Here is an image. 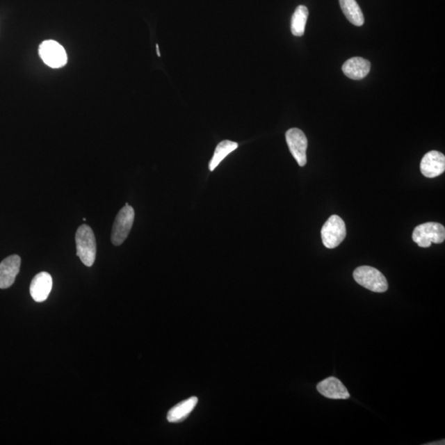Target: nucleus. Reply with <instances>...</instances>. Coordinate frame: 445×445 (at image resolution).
Returning a JSON list of instances; mask_svg holds the SVG:
<instances>
[{
	"instance_id": "nucleus-1",
	"label": "nucleus",
	"mask_w": 445,
	"mask_h": 445,
	"mask_svg": "<svg viewBox=\"0 0 445 445\" xmlns=\"http://www.w3.org/2000/svg\"><path fill=\"white\" fill-rule=\"evenodd\" d=\"M77 256L86 266H92L95 264L97 253V244L95 233L87 225L79 227L75 234Z\"/></svg>"
},
{
	"instance_id": "nucleus-2",
	"label": "nucleus",
	"mask_w": 445,
	"mask_h": 445,
	"mask_svg": "<svg viewBox=\"0 0 445 445\" xmlns=\"http://www.w3.org/2000/svg\"><path fill=\"white\" fill-rule=\"evenodd\" d=\"M353 277L360 286L376 293H384L388 291V280L380 270L373 267L363 266L354 270Z\"/></svg>"
},
{
	"instance_id": "nucleus-3",
	"label": "nucleus",
	"mask_w": 445,
	"mask_h": 445,
	"mask_svg": "<svg viewBox=\"0 0 445 445\" xmlns=\"http://www.w3.org/2000/svg\"><path fill=\"white\" fill-rule=\"evenodd\" d=\"M412 239L421 248H430L432 243H442L445 239L444 226L435 222L418 225L413 231Z\"/></svg>"
},
{
	"instance_id": "nucleus-4",
	"label": "nucleus",
	"mask_w": 445,
	"mask_h": 445,
	"mask_svg": "<svg viewBox=\"0 0 445 445\" xmlns=\"http://www.w3.org/2000/svg\"><path fill=\"white\" fill-rule=\"evenodd\" d=\"M134 220H135V211L127 203L126 206L119 211L114 221L111 242L115 246H120L127 238L132 229Z\"/></svg>"
},
{
	"instance_id": "nucleus-5",
	"label": "nucleus",
	"mask_w": 445,
	"mask_h": 445,
	"mask_svg": "<svg viewBox=\"0 0 445 445\" xmlns=\"http://www.w3.org/2000/svg\"><path fill=\"white\" fill-rule=\"evenodd\" d=\"M321 234L323 245L327 248L339 246L346 236L345 222L340 216H332L323 226Z\"/></svg>"
},
{
	"instance_id": "nucleus-6",
	"label": "nucleus",
	"mask_w": 445,
	"mask_h": 445,
	"mask_svg": "<svg viewBox=\"0 0 445 445\" xmlns=\"http://www.w3.org/2000/svg\"><path fill=\"white\" fill-rule=\"evenodd\" d=\"M39 54L44 63L53 69L62 68L67 63V55L64 47L52 40H48L41 44Z\"/></svg>"
},
{
	"instance_id": "nucleus-7",
	"label": "nucleus",
	"mask_w": 445,
	"mask_h": 445,
	"mask_svg": "<svg viewBox=\"0 0 445 445\" xmlns=\"http://www.w3.org/2000/svg\"><path fill=\"white\" fill-rule=\"evenodd\" d=\"M286 142L289 150L300 167L307 163L306 151L308 149V140L300 129L292 128L286 134Z\"/></svg>"
},
{
	"instance_id": "nucleus-8",
	"label": "nucleus",
	"mask_w": 445,
	"mask_h": 445,
	"mask_svg": "<svg viewBox=\"0 0 445 445\" xmlns=\"http://www.w3.org/2000/svg\"><path fill=\"white\" fill-rule=\"evenodd\" d=\"M445 170V157L439 151L432 150L427 153L421 159V172L428 178L442 175Z\"/></svg>"
},
{
	"instance_id": "nucleus-9",
	"label": "nucleus",
	"mask_w": 445,
	"mask_h": 445,
	"mask_svg": "<svg viewBox=\"0 0 445 445\" xmlns=\"http://www.w3.org/2000/svg\"><path fill=\"white\" fill-rule=\"evenodd\" d=\"M21 258L17 255H12L0 264V289L10 288L15 282L19 273Z\"/></svg>"
},
{
	"instance_id": "nucleus-10",
	"label": "nucleus",
	"mask_w": 445,
	"mask_h": 445,
	"mask_svg": "<svg viewBox=\"0 0 445 445\" xmlns=\"http://www.w3.org/2000/svg\"><path fill=\"white\" fill-rule=\"evenodd\" d=\"M317 389L323 397L330 399H348L350 397L346 386L335 377H329L320 382Z\"/></svg>"
},
{
	"instance_id": "nucleus-11",
	"label": "nucleus",
	"mask_w": 445,
	"mask_h": 445,
	"mask_svg": "<svg viewBox=\"0 0 445 445\" xmlns=\"http://www.w3.org/2000/svg\"><path fill=\"white\" fill-rule=\"evenodd\" d=\"M52 278L47 273H41L35 275L30 286V293L33 299L38 302L46 301L52 289Z\"/></svg>"
},
{
	"instance_id": "nucleus-12",
	"label": "nucleus",
	"mask_w": 445,
	"mask_h": 445,
	"mask_svg": "<svg viewBox=\"0 0 445 445\" xmlns=\"http://www.w3.org/2000/svg\"><path fill=\"white\" fill-rule=\"evenodd\" d=\"M342 71L346 76L351 79H362L366 78L371 71V62L362 57L350 58L342 65Z\"/></svg>"
},
{
	"instance_id": "nucleus-13",
	"label": "nucleus",
	"mask_w": 445,
	"mask_h": 445,
	"mask_svg": "<svg viewBox=\"0 0 445 445\" xmlns=\"http://www.w3.org/2000/svg\"><path fill=\"white\" fill-rule=\"evenodd\" d=\"M197 403L198 398L197 397L182 400V402L169 410L167 415L168 421L171 423H179L184 421L190 415V413L194 410Z\"/></svg>"
},
{
	"instance_id": "nucleus-14",
	"label": "nucleus",
	"mask_w": 445,
	"mask_h": 445,
	"mask_svg": "<svg viewBox=\"0 0 445 445\" xmlns=\"http://www.w3.org/2000/svg\"><path fill=\"white\" fill-rule=\"evenodd\" d=\"M342 12L346 19L355 26H362L364 22L362 10L355 0H339Z\"/></svg>"
},
{
	"instance_id": "nucleus-15",
	"label": "nucleus",
	"mask_w": 445,
	"mask_h": 445,
	"mask_svg": "<svg viewBox=\"0 0 445 445\" xmlns=\"http://www.w3.org/2000/svg\"><path fill=\"white\" fill-rule=\"evenodd\" d=\"M238 144L230 140H224L217 145L213 157L209 163L210 171L213 172L227 156L237 149Z\"/></svg>"
},
{
	"instance_id": "nucleus-16",
	"label": "nucleus",
	"mask_w": 445,
	"mask_h": 445,
	"mask_svg": "<svg viewBox=\"0 0 445 445\" xmlns=\"http://www.w3.org/2000/svg\"><path fill=\"white\" fill-rule=\"evenodd\" d=\"M308 17V8L305 6H300L296 8L291 19V32L293 35L302 37L305 34Z\"/></svg>"
},
{
	"instance_id": "nucleus-17",
	"label": "nucleus",
	"mask_w": 445,
	"mask_h": 445,
	"mask_svg": "<svg viewBox=\"0 0 445 445\" xmlns=\"http://www.w3.org/2000/svg\"><path fill=\"white\" fill-rule=\"evenodd\" d=\"M156 47H157V53H158V56H160V52H159V44H157V46H156Z\"/></svg>"
}]
</instances>
